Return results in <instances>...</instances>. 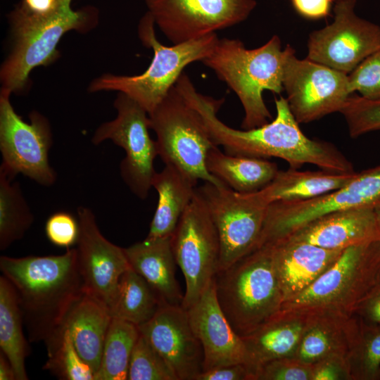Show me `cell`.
<instances>
[{
  "label": "cell",
  "mask_w": 380,
  "mask_h": 380,
  "mask_svg": "<svg viewBox=\"0 0 380 380\" xmlns=\"http://www.w3.org/2000/svg\"><path fill=\"white\" fill-rule=\"evenodd\" d=\"M156 25L173 44L216 33L239 24L255 0H144Z\"/></svg>",
  "instance_id": "5bb4252c"
},
{
  "label": "cell",
  "mask_w": 380,
  "mask_h": 380,
  "mask_svg": "<svg viewBox=\"0 0 380 380\" xmlns=\"http://www.w3.org/2000/svg\"><path fill=\"white\" fill-rule=\"evenodd\" d=\"M360 319L355 314L329 308H314L293 356L312 365L331 356L347 355L358 331Z\"/></svg>",
  "instance_id": "44dd1931"
},
{
  "label": "cell",
  "mask_w": 380,
  "mask_h": 380,
  "mask_svg": "<svg viewBox=\"0 0 380 380\" xmlns=\"http://www.w3.org/2000/svg\"><path fill=\"white\" fill-rule=\"evenodd\" d=\"M291 46L281 49L277 35L253 49L234 39H218L203 63L234 91L244 110L241 127L249 129L262 126L272 119L262 93L269 90L280 94L284 89L283 77Z\"/></svg>",
  "instance_id": "3957f363"
},
{
  "label": "cell",
  "mask_w": 380,
  "mask_h": 380,
  "mask_svg": "<svg viewBox=\"0 0 380 380\" xmlns=\"http://www.w3.org/2000/svg\"><path fill=\"white\" fill-rule=\"evenodd\" d=\"M323 170L300 171L289 167L277 172L272 182L263 189L251 194H240L251 203L267 208L278 201H296L312 198L337 189L355 175Z\"/></svg>",
  "instance_id": "cb8c5ba5"
},
{
  "label": "cell",
  "mask_w": 380,
  "mask_h": 380,
  "mask_svg": "<svg viewBox=\"0 0 380 380\" xmlns=\"http://www.w3.org/2000/svg\"><path fill=\"white\" fill-rule=\"evenodd\" d=\"M185 310L203 348V372L225 365L246 364L243 341L234 331L219 305L214 278L198 299Z\"/></svg>",
  "instance_id": "ac0fdd59"
},
{
  "label": "cell",
  "mask_w": 380,
  "mask_h": 380,
  "mask_svg": "<svg viewBox=\"0 0 380 380\" xmlns=\"http://www.w3.org/2000/svg\"><path fill=\"white\" fill-rule=\"evenodd\" d=\"M312 365L294 357L275 359L262 365L255 373V380H312Z\"/></svg>",
  "instance_id": "8d00e7d4"
},
{
  "label": "cell",
  "mask_w": 380,
  "mask_h": 380,
  "mask_svg": "<svg viewBox=\"0 0 380 380\" xmlns=\"http://www.w3.org/2000/svg\"><path fill=\"white\" fill-rule=\"evenodd\" d=\"M354 314L365 322L380 324V270Z\"/></svg>",
  "instance_id": "ab89813d"
},
{
  "label": "cell",
  "mask_w": 380,
  "mask_h": 380,
  "mask_svg": "<svg viewBox=\"0 0 380 380\" xmlns=\"http://www.w3.org/2000/svg\"><path fill=\"white\" fill-rule=\"evenodd\" d=\"M334 0H291L296 12L310 20H318L327 16Z\"/></svg>",
  "instance_id": "b9f144b4"
},
{
  "label": "cell",
  "mask_w": 380,
  "mask_h": 380,
  "mask_svg": "<svg viewBox=\"0 0 380 380\" xmlns=\"http://www.w3.org/2000/svg\"><path fill=\"white\" fill-rule=\"evenodd\" d=\"M352 138L380 130V100H370L350 95L340 110Z\"/></svg>",
  "instance_id": "e575fe53"
},
{
  "label": "cell",
  "mask_w": 380,
  "mask_h": 380,
  "mask_svg": "<svg viewBox=\"0 0 380 380\" xmlns=\"http://www.w3.org/2000/svg\"><path fill=\"white\" fill-rule=\"evenodd\" d=\"M348 86L351 94L358 91L363 98L380 100V47L348 74Z\"/></svg>",
  "instance_id": "d590c367"
},
{
  "label": "cell",
  "mask_w": 380,
  "mask_h": 380,
  "mask_svg": "<svg viewBox=\"0 0 380 380\" xmlns=\"http://www.w3.org/2000/svg\"><path fill=\"white\" fill-rule=\"evenodd\" d=\"M171 244L177 265L185 279L182 306L187 309L215 277L220 255L216 227L197 189L171 236Z\"/></svg>",
  "instance_id": "9c48e42d"
},
{
  "label": "cell",
  "mask_w": 380,
  "mask_h": 380,
  "mask_svg": "<svg viewBox=\"0 0 380 380\" xmlns=\"http://www.w3.org/2000/svg\"><path fill=\"white\" fill-rule=\"evenodd\" d=\"M196 184L172 166L165 165L156 172L151 185L158 193V203L146 238L172 236L194 196Z\"/></svg>",
  "instance_id": "484cf974"
},
{
  "label": "cell",
  "mask_w": 380,
  "mask_h": 380,
  "mask_svg": "<svg viewBox=\"0 0 380 380\" xmlns=\"http://www.w3.org/2000/svg\"><path fill=\"white\" fill-rule=\"evenodd\" d=\"M77 215L80 235L76 249L85 294L110 312L120 280L131 267L124 248L112 243L101 233L89 208L79 207Z\"/></svg>",
  "instance_id": "2e32d148"
},
{
  "label": "cell",
  "mask_w": 380,
  "mask_h": 380,
  "mask_svg": "<svg viewBox=\"0 0 380 380\" xmlns=\"http://www.w3.org/2000/svg\"><path fill=\"white\" fill-rule=\"evenodd\" d=\"M11 93H0V170L14 178L23 174L38 184L49 186L56 173L49 164V152L52 136L48 120L37 112L30 115L26 122L15 111Z\"/></svg>",
  "instance_id": "8fae6325"
},
{
  "label": "cell",
  "mask_w": 380,
  "mask_h": 380,
  "mask_svg": "<svg viewBox=\"0 0 380 380\" xmlns=\"http://www.w3.org/2000/svg\"><path fill=\"white\" fill-rule=\"evenodd\" d=\"M162 303L148 282L130 267L120 280L110 313L112 317L139 327L155 315Z\"/></svg>",
  "instance_id": "f1b7e54d"
},
{
  "label": "cell",
  "mask_w": 380,
  "mask_h": 380,
  "mask_svg": "<svg viewBox=\"0 0 380 380\" xmlns=\"http://www.w3.org/2000/svg\"><path fill=\"white\" fill-rule=\"evenodd\" d=\"M205 164L210 174L239 194L263 189L279 171L277 165L266 158L224 153L217 146L209 150Z\"/></svg>",
  "instance_id": "4316f807"
},
{
  "label": "cell",
  "mask_w": 380,
  "mask_h": 380,
  "mask_svg": "<svg viewBox=\"0 0 380 380\" xmlns=\"http://www.w3.org/2000/svg\"><path fill=\"white\" fill-rule=\"evenodd\" d=\"M312 309H281L251 334L243 336L246 365L255 376L271 360L293 357L299 346Z\"/></svg>",
  "instance_id": "ffe728a7"
},
{
  "label": "cell",
  "mask_w": 380,
  "mask_h": 380,
  "mask_svg": "<svg viewBox=\"0 0 380 380\" xmlns=\"http://www.w3.org/2000/svg\"><path fill=\"white\" fill-rule=\"evenodd\" d=\"M148 117L150 129L156 134L158 156L165 165L175 167L196 183L201 179L224 185L206 167L208 153L215 145L205 123L175 85Z\"/></svg>",
  "instance_id": "52a82bcc"
},
{
  "label": "cell",
  "mask_w": 380,
  "mask_h": 380,
  "mask_svg": "<svg viewBox=\"0 0 380 380\" xmlns=\"http://www.w3.org/2000/svg\"><path fill=\"white\" fill-rule=\"evenodd\" d=\"M196 380H255V376L245 363L222 365L201 372Z\"/></svg>",
  "instance_id": "60d3db41"
},
{
  "label": "cell",
  "mask_w": 380,
  "mask_h": 380,
  "mask_svg": "<svg viewBox=\"0 0 380 380\" xmlns=\"http://www.w3.org/2000/svg\"><path fill=\"white\" fill-rule=\"evenodd\" d=\"M127 380L178 379L165 360L140 333L131 355Z\"/></svg>",
  "instance_id": "836d02e7"
},
{
  "label": "cell",
  "mask_w": 380,
  "mask_h": 380,
  "mask_svg": "<svg viewBox=\"0 0 380 380\" xmlns=\"http://www.w3.org/2000/svg\"><path fill=\"white\" fill-rule=\"evenodd\" d=\"M22 312L11 283L0 277V348L12 365L16 380L28 379L25 359L30 348L23 334Z\"/></svg>",
  "instance_id": "83f0119b"
},
{
  "label": "cell",
  "mask_w": 380,
  "mask_h": 380,
  "mask_svg": "<svg viewBox=\"0 0 380 380\" xmlns=\"http://www.w3.org/2000/svg\"><path fill=\"white\" fill-rule=\"evenodd\" d=\"M356 0H337L334 21L310 34L307 58L349 74L380 47V26L358 17Z\"/></svg>",
  "instance_id": "4fadbf2b"
},
{
  "label": "cell",
  "mask_w": 380,
  "mask_h": 380,
  "mask_svg": "<svg viewBox=\"0 0 380 380\" xmlns=\"http://www.w3.org/2000/svg\"><path fill=\"white\" fill-rule=\"evenodd\" d=\"M283 86L290 110L298 123L340 112L352 94L348 74L307 58H297L291 46L285 63Z\"/></svg>",
  "instance_id": "7c38bea8"
},
{
  "label": "cell",
  "mask_w": 380,
  "mask_h": 380,
  "mask_svg": "<svg viewBox=\"0 0 380 380\" xmlns=\"http://www.w3.org/2000/svg\"><path fill=\"white\" fill-rule=\"evenodd\" d=\"M132 270L141 276L163 303L182 305L184 296L175 277L171 236L148 239L124 248Z\"/></svg>",
  "instance_id": "603a6c76"
},
{
  "label": "cell",
  "mask_w": 380,
  "mask_h": 380,
  "mask_svg": "<svg viewBox=\"0 0 380 380\" xmlns=\"http://www.w3.org/2000/svg\"><path fill=\"white\" fill-rule=\"evenodd\" d=\"M139 327L112 317L94 380H126L131 355L139 336Z\"/></svg>",
  "instance_id": "f546056e"
},
{
  "label": "cell",
  "mask_w": 380,
  "mask_h": 380,
  "mask_svg": "<svg viewBox=\"0 0 380 380\" xmlns=\"http://www.w3.org/2000/svg\"><path fill=\"white\" fill-rule=\"evenodd\" d=\"M71 1L58 0L45 13L31 12L20 3L9 13L12 43L0 70L1 89L11 94L23 90L34 68L58 56L57 45L66 32L82 31L91 25L92 11L74 10Z\"/></svg>",
  "instance_id": "277c9868"
},
{
  "label": "cell",
  "mask_w": 380,
  "mask_h": 380,
  "mask_svg": "<svg viewBox=\"0 0 380 380\" xmlns=\"http://www.w3.org/2000/svg\"><path fill=\"white\" fill-rule=\"evenodd\" d=\"M269 244L272 246L284 302L312 284L331 266L343 251L325 249L286 239Z\"/></svg>",
  "instance_id": "7402d4cb"
},
{
  "label": "cell",
  "mask_w": 380,
  "mask_h": 380,
  "mask_svg": "<svg viewBox=\"0 0 380 380\" xmlns=\"http://www.w3.org/2000/svg\"><path fill=\"white\" fill-rule=\"evenodd\" d=\"M197 190L206 203L218 233L220 271L257 248L267 207L251 203L226 185L204 182Z\"/></svg>",
  "instance_id": "9a60e30c"
},
{
  "label": "cell",
  "mask_w": 380,
  "mask_h": 380,
  "mask_svg": "<svg viewBox=\"0 0 380 380\" xmlns=\"http://www.w3.org/2000/svg\"><path fill=\"white\" fill-rule=\"evenodd\" d=\"M360 319L354 342L347 355L352 380H378L380 371V324Z\"/></svg>",
  "instance_id": "1f68e13d"
},
{
  "label": "cell",
  "mask_w": 380,
  "mask_h": 380,
  "mask_svg": "<svg viewBox=\"0 0 380 380\" xmlns=\"http://www.w3.org/2000/svg\"><path fill=\"white\" fill-rule=\"evenodd\" d=\"M374 212L376 215V220L377 224V229L379 232V241H380V203H379L374 208Z\"/></svg>",
  "instance_id": "f6af8a7d"
},
{
  "label": "cell",
  "mask_w": 380,
  "mask_h": 380,
  "mask_svg": "<svg viewBox=\"0 0 380 380\" xmlns=\"http://www.w3.org/2000/svg\"><path fill=\"white\" fill-rule=\"evenodd\" d=\"M58 0H22L21 4L30 11L36 13H45L56 6Z\"/></svg>",
  "instance_id": "7bdbcfd3"
},
{
  "label": "cell",
  "mask_w": 380,
  "mask_h": 380,
  "mask_svg": "<svg viewBox=\"0 0 380 380\" xmlns=\"http://www.w3.org/2000/svg\"><path fill=\"white\" fill-rule=\"evenodd\" d=\"M378 380H380V371H379V379Z\"/></svg>",
  "instance_id": "bcb514c9"
},
{
  "label": "cell",
  "mask_w": 380,
  "mask_h": 380,
  "mask_svg": "<svg viewBox=\"0 0 380 380\" xmlns=\"http://www.w3.org/2000/svg\"><path fill=\"white\" fill-rule=\"evenodd\" d=\"M43 369L59 379L94 380V371L77 353L66 329L56 348L48 355Z\"/></svg>",
  "instance_id": "d6a6232c"
},
{
  "label": "cell",
  "mask_w": 380,
  "mask_h": 380,
  "mask_svg": "<svg viewBox=\"0 0 380 380\" xmlns=\"http://www.w3.org/2000/svg\"><path fill=\"white\" fill-rule=\"evenodd\" d=\"M138 327L178 380H196L203 370V351L186 310L163 303L148 322Z\"/></svg>",
  "instance_id": "e0dca14e"
},
{
  "label": "cell",
  "mask_w": 380,
  "mask_h": 380,
  "mask_svg": "<svg viewBox=\"0 0 380 380\" xmlns=\"http://www.w3.org/2000/svg\"><path fill=\"white\" fill-rule=\"evenodd\" d=\"M111 320L108 310L85 294L72 308L65 322L77 353L94 374L99 368Z\"/></svg>",
  "instance_id": "d4e9b609"
},
{
  "label": "cell",
  "mask_w": 380,
  "mask_h": 380,
  "mask_svg": "<svg viewBox=\"0 0 380 380\" xmlns=\"http://www.w3.org/2000/svg\"><path fill=\"white\" fill-rule=\"evenodd\" d=\"M33 220L19 184L0 170V249L22 239Z\"/></svg>",
  "instance_id": "4dcf8cb0"
},
{
  "label": "cell",
  "mask_w": 380,
  "mask_h": 380,
  "mask_svg": "<svg viewBox=\"0 0 380 380\" xmlns=\"http://www.w3.org/2000/svg\"><path fill=\"white\" fill-rule=\"evenodd\" d=\"M45 233L53 244L68 249L77 243L80 235L79 221L68 212H56L47 219Z\"/></svg>",
  "instance_id": "74e56055"
},
{
  "label": "cell",
  "mask_w": 380,
  "mask_h": 380,
  "mask_svg": "<svg viewBox=\"0 0 380 380\" xmlns=\"http://www.w3.org/2000/svg\"><path fill=\"white\" fill-rule=\"evenodd\" d=\"M13 285L30 342L43 341L49 355L61 341L66 318L85 295L76 248L59 255L0 257Z\"/></svg>",
  "instance_id": "7a4b0ae2"
},
{
  "label": "cell",
  "mask_w": 380,
  "mask_h": 380,
  "mask_svg": "<svg viewBox=\"0 0 380 380\" xmlns=\"http://www.w3.org/2000/svg\"><path fill=\"white\" fill-rule=\"evenodd\" d=\"M155 22L149 13L140 20L139 37L151 48L153 57L148 68L138 75L105 74L94 79L89 87L91 92L116 91L137 102L148 114L165 99L184 68L191 63L202 61L213 51L218 37L212 33L202 37L167 46L157 39Z\"/></svg>",
  "instance_id": "8992f818"
},
{
  "label": "cell",
  "mask_w": 380,
  "mask_h": 380,
  "mask_svg": "<svg viewBox=\"0 0 380 380\" xmlns=\"http://www.w3.org/2000/svg\"><path fill=\"white\" fill-rule=\"evenodd\" d=\"M0 380H16L12 365L1 351L0 353Z\"/></svg>",
  "instance_id": "ee69618b"
},
{
  "label": "cell",
  "mask_w": 380,
  "mask_h": 380,
  "mask_svg": "<svg viewBox=\"0 0 380 380\" xmlns=\"http://www.w3.org/2000/svg\"><path fill=\"white\" fill-rule=\"evenodd\" d=\"M116 118L101 124L91 141L98 145L111 140L125 152L120 163V175L132 191L141 199L147 197L156 173L153 163L158 156L156 141L149 134L148 113L127 95L120 93L114 102Z\"/></svg>",
  "instance_id": "30bf717a"
},
{
  "label": "cell",
  "mask_w": 380,
  "mask_h": 380,
  "mask_svg": "<svg viewBox=\"0 0 380 380\" xmlns=\"http://www.w3.org/2000/svg\"><path fill=\"white\" fill-rule=\"evenodd\" d=\"M325 249L348 247L379 240L374 208L334 211L319 217L281 238Z\"/></svg>",
  "instance_id": "d6986e66"
},
{
  "label": "cell",
  "mask_w": 380,
  "mask_h": 380,
  "mask_svg": "<svg viewBox=\"0 0 380 380\" xmlns=\"http://www.w3.org/2000/svg\"><path fill=\"white\" fill-rule=\"evenodd\" d=\"M186 98L201 115L213 143L222 146L228 154L281 158L293 169L312 164L331 172H355L353 164L334 145L310 139L301 131L286 99L281 96L274 101V119L249 129H234L217 118L224 99L204 96L195 89Z\"/></svg>",
  "instance_id": "6da1fadb"
},
{
  "label": "cell",
  "mask_w": 380,
  "mask_h": 380,
  "mask_svg": "<svg viewBox=\"0 0 380 380\" xmlns=\"http://www.w3.org/2000/svg\"><path fill=\"white\" fill-rule=\"evenodd\" d=\"M214 281L219 305L241 337L281 310L284 298L269 243L218 271Z\"/></svg>",
  "instance_id": "5b68a950"
},
{
  "label": "cell",
  "mask_w": 380,
  "mask_h": 380,
  "mask_svg": "<svg viewBox=\"0 0 380 380\" xmlns=\"http://www.w3.org/2000/svg\"><path fill=\"white\" fill-rule=\"evenodd\" d=\"M312 380H352L346 357H328L312 364Z\"/></svg>",
  "instance_id": "f35d334b"
},
{
  "label": "cell",
  "mask_w": 380,
  "mask_h": 380,
  "mask_svg": "<svg viewBox=\"0 0 380 380\" xmlns=\"http://www.w3.org/2000/svg\"><path fill=\"white\" fill-rule=\"evenodd\" d=\"M380 270V241L354 245L304 291L283 303L281 309L329 308L354 312Z\"/></svg>",
  "instance_id": "ba28073f"
}]
</instances>
